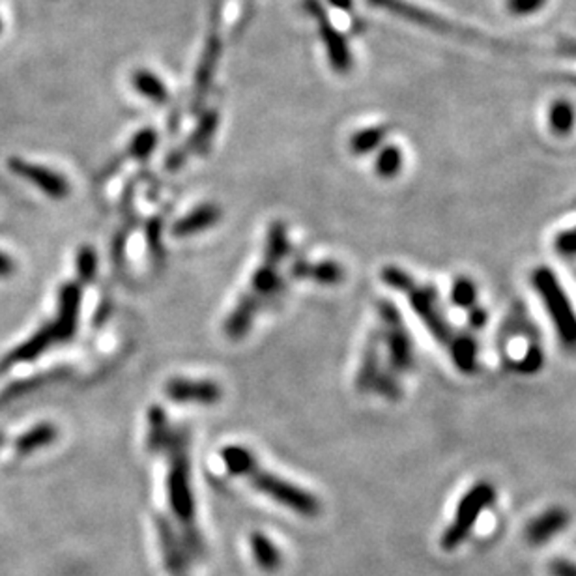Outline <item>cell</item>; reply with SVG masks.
Wrapping results in <instances>:
<instances>
[{
	"label": "cell",
	"mask_w": 576,
	"mask_h": 576,
	"mask_svg": "<svg viewBox=\"0 0 576 576\" xmlns=\"http://www.w3.org/2000/svg\"><path fill=\"white\" fill-rule=\"evenodd\" d=\"M95 272H98V257H95V251L90 245H83L77 253L79 284L92 283L95 279Z\"/></svg>",
	"instance_id": "31"
},
{
	"label": "cell",
	"mask_w": 576,
	"mask_h": 576,
	"mask_svg": "<svg viewBox=\"0 0 576 576\" xmlns=\"http://www.w3.org/2000/svg\"><path fill=\"white\" fill-rule=\"evenodd\" d=\"M545 5H547V0H505L507 12L517 15V17L535 14L541 8H545Z\"/></svg>",
	"instance_id": "35"
},
{
	"label": "cell",
	"mask_w": 576,
	"mask_h": 576,
	"mask_svg": "<svg viewBox=\"0 0 576 576\" xmlns=\"http://www.w3.org/2000/svg\"><path fill=\"white\" fill-rule=\"evenodd\" d=\"M542 362H545V356H542V350L539 346H530L526 350V354L517 362V371L526 372V374H533L542 367Z\"/></svg>",
	"instance_id": "34"
},
{
	"label": "cell",
	"mask_w": 576,
	"mask_h": 576,
	"mask_svg": "<svg viewBox=\"0 0 576 576\" xmlns=\"http://www.w3.org/2000/svg\"><path fill=\"white\" fill-rule=\"evenodd\" d=\"M571 517L563 507H552L547 509L545 513H541L535 517L526 530V539L531 545H545L547 541H551L554 535L563 531L569 524Z\"/></svg>",
	"instance_id": "13"
},
{
	"label": "cell",
	"mask_w": 576,
	"mask_h": 576,
	"mask_svg": "<svg viewBox=\"0 0 576 576\" xmlns=\"http://www.w3.org/2000/svg\"><path fill=\"white\" fill-rule=\"evenodd\" d=\"M288 251H291V243H288V233L281 221H275L270 225L268 231V242H266V263L279 264Z\"/></svg>",
	"instance_id": "24"
},
{
	"label": "cell",
	"mask_w": 576,
	"mask_h": 576,
	"mask_svg": "<svg viewBox=\"0 0 576 576\" xmlns=\"http://www.w3.org/2000/svg\"><path fill=\"white\" fill-rule=\"evenodd\" d=\"M56 429L51 423H40L38 427L30 429L28 432H25L17 442H15V450L21 455H28L32 452L40 450V447H45L49 443H53L56 440Z\"/></svg>",
	"instance_id": "22"
},
{
	"label": "cell",
	"mask_w": 576,
	"mask_h": 576,
	"mask_svg": "<svg viewBox=\"0 0 576 576\" xmlns=\"http://www.w3.org/2000/svg\"><path fill=\"white\" fill-rule=\"evenodd\" d=\"M221 208L217 204H203L197 210L187 214L185 217L178 219L173 225V234L174 236H191L203 233L210 227H214L215 223L221 219Z\"/></svg>",
	"instance_id": "14"
},
{
	"label": "cell",
	"mask_w": 576,
	"mask_h": 576,
	"mask_svg": "<svg viewBox=\"0 0 576 576\" xmlns=\"http://www.w3.org/2000/svg\"><path fill=\"white\" fill-rule=\"evenodd\" d=\"M14 270H15L14 261L8 257V254H5L3 251H0V277H3V279L10 277L14 273Z\"/></svg>",
	"instance_id": "40"
},
{
	"label": "cell",
	"mask_w": 576,
	"mask_h": 576,
	"mask_svg": "<svg viewBox=\"0 0 576 576\" xmlns=\"http://www.w3.org/2000/svg\"><path fill=\"white\" fill-rule=\"evenodd\" d=\"M533 291L545 305V311L556 330L561 346L576 352V309L560 277L547 266H539L531 273Z\"/></svg>",
	"instance_id": "2"
},
{
	"label": "cell",
	"mask_w": 576,
	"mask_h": 576,
	"mask_svg": "<svg viewBox=\"0 0 576 576\" xmlns=\"http://www.w3.org/2000/svg\"><path fill=\"white\" fill-rule=\"evenodd\" d=\"M470 324L473 330H482L487 324V313L482 307L470 309Z\"/></svg>",
	"instance_id": "38"
},
{
	"label": "cell",
	"mask_w": 576,
	"mask_h": 576,
	"mask_svg": "<svg viewBox=\"0 0 576 576\" xmlns=\"http://www.w3.org/2000/svg\"><path fill=\"white\" fill-rule=\"evenodd\" d=\"M79 309H81V284L68 283L60 288L58 296V316H56V335L58 341L66 343L74 339L79 323Z\"/></svg>",
	"instance_id": "11"
},
{
	"label": "cell",
	"mask_w": 576,
	"mask_h": 576,
	"mask_svg": "<svg viewBox=\"0 0 576 576\" xmlns=\"http://www.w3.org/2000/svg\"><path fill=\"white\" fill-rule=\"evenodd\" d=\"M388 135V127L383 125H374V127H367V130L356 132L350 139V150L354 152L356 155H367L371 152H374L383 139Z\"/></svg>",
	"instance_id": "25"
},
{
	"label": "cell",
	"mask_w": 576,
	"mask_h": 576,
	"mask_svg": "<svg viewBox=\"0 0 576 576\" xmlns=\"http://www.w3.org/2000/svg\"><path fill=\"white\" fill-rule=\"evenodd\" d=\"M496 500V491L489 482L475 483L461 500L457 507L455 521L450 524L442 535V549L455 551L462 545V541L472 533L477 519L482 517L485 509H489Z\"/></svg>",
	"instance_id": "4"
},
{
	"label": "cell",
	"mask_w": 576,
	"mask_h": 576,
	"mask_svg": "<svg viewBox=\"0 0 576 576\" xmlns=\"http://www.w3.org/2000/svg\"><path fill=\"white\" fill-rule=\"evenodd\" d=\"M554 249L561 254V257H576V225L571 229L561 231L554 240Z\"/></svg>",
	"instance_id": "36"
},
{
	"label": "cell",
	"mask_w": 576,
	"mask_h": 576,
	"mask_svg": "<svg viewBox=\"0 0 576 576\" xmlns=\"http://www.w3.org/2000/svg\"><path fill=\"white\" fill-rule=\"evenodd\" d=\"M378 314L382 320V341L388 350L390 372L397 376L401 372L412 371L415 367L413 341L404 328L399 309L392 302L382 300L378 303Z\"/></svg>",
	"instance_id": "3"
},
{
	"label": "cell",
	"mask_w": 576,
	"mask_h": 576,
	"mask_svg": "<svg viewBox=\"0 0 576 576\" xmlns=\"http://www.w3.org/2000/svg\"><path fill=\"white\" fill-rule=\"evenodd\" d=\"M305 10L314 17L320 38H323V44L326 47L328 58L332 68L337 74H348L352 70V53L348 47V42L344 40V36L335 28V25L330 21L324 6L320 5V0H305Z\"/></svg>",
	"instance_id": "6"
},
{
	"label": "cell",
	"mask_w": 576,
	"mask_h": 576,
	"mask_svg": "<svg viewBox=\"0 0 576 576\" xmlns=\"http://www.w3.org/2000/svg\"><path fill=\"white\" fill-rule=\"evenodd\" d=\"M217 122H219V114L214 109H208L206 113H203L194 135L189 137L187 144H185V152H204L208 150V146L212 144V139L215 135L217 130Z\"/></svg>",
	"instance_id": "20"
},
{
	"label": "cell",
	"mask_w": 576,
	"mask_h": 576,
	"mask_svg": "<svg viewBox=\"0 0 576 576\" xmlns=\"http://www.w3.org/2000/svg\"><path fill=\"white\" fill-rule=\"evenodd\" d=\"M10 169L21 178L35 184L38 189H42L44 194H47L53 199H64L70 194V182L66 180V176H62L51 169L28 164L25 162V159H17V157L10 159Z\"/></svg>",
	"instance_id": "8"
},
{
	"label": "cell",
	"mask_w": 576,
	"mask_h": 576,
	"mask_svg": "<svg viewBox=\"0 0 576 576\" xmlns=\"http://www.w3.org/2000/svg\"><path fill=\"white\" fill-rule=\"evenodd\" d=\"M165 393L174 402H201L215 404L221 399V388L210 380H185L173 378L167 382Z\"/></svg>",
	"instance_id": "10"
},
{
	"label": "cell",
	"mask_w": 576,
	"mask_h": 576,
	"mask_svg": "<svg viewBox=\"0 0 576 576\" xmlns=\"http://www.w3.org/2000/svg\"><path fill=\"white\" fill-rule=\"evenodd\" d=\"M574 120H576L574 107L567 100H558L551 105L549 124H551L552 134L561 135V137L569 135L574 127Z\"/></svg>",
	"instance_id": "27"
},
{
	"label": "cell",
	"mask_w": 576,
	"mask_h": 576,
	"mask_svg": "<svg viewBox=\"0 0 576 576\" xmlns=\"http://www.w3.org/2000/svg\"><path fill=\"white\" fill-rule=\"evenodd\" d=\"M155 146H157V132L150 130V127H144V130H141L139 134L134 135L127 152H130L132 157L141 159L143 162V159L150 157V154L154 152Z\"/></svg>",
	"instance_id": "33"
},
{
	"label": "cell",
	"mask_w": 576,
	"mask_h": 576,
	"mask_svg": "<svg viewBox=\"0 0 576 576\" xmlns=\"http://www.w3.org/2000/svg\"><path fill=\"white\" fill-rule=\"evenodd\" d=\"M134 88L143 95V98L154 104H167L169 102V88L164 84L155 74L148 70H139L132 75Z\"/></svg>",
	"instance_id": "19"
},
{
	"label": "cell",
	"mask_w": 576,
	"mask_h": 576,
	"mask_svg": "<svg viewBox=\"0 0 576 576\" xmlns=\"http://www.w3.org/2000/svg\"><path fill=\"white\" fill-rule=\"evenodd\" d=\"M291 273L296 279H313L320 284H337L344 279L343 266L333 261H324L318 264H311L307 261H296L291 268Z\"/></svg>",
	"instance_id": "16"
},
{
	"label": "cell",
	"mask_w": 576,
	"mask_h": 576,
	"mask_svg": "<svg viewBox=\"0 0 576 576\" xmlns=\"http://www.w3.org/2000/svg\"><path fill=\"white\" fill-rule=\"evenodd\" d=\"M281 288V277L277 273V266L272 263H264L251 279V294L261 298L273 296Z\"/></svg>",
	"instance_id": "23"
},
{
	"label": "cell",
	"mask_w": 576,
	"mask_h": 576,
	"mask_svg": "<svg viewBox=\"0 0 576 576\" xmlns=\"http://www.w3.org/2000/svg\"><path fill=\"white\" fill-rule=\"evenodd\" d=\"M367 3L374 8H380V10H386L393 15H399L402 17L404 21H410V23H415L420 26H425V28H431V30H438V32H445L447 30V21H443L442 17L438 15H432L418 6H413L410 3H404V0H367Z\"/></svg>",
	"instance_id": "12"
},
{
	"label": "cell",
	"mask_w": 576,
	"mask_h": 576,
	"mask_svg": "<svg viewBox=\"0 0 576 576\" xmlns=\"http://www.w3.org/2000/svg\"><path fill=\"white\" fill-rule=\"evenodd\" d=\"M382 281L390 284L395 291L408 296L413 313L420 316L431 335L443 344L445 348L452 344L455 335L459 333L450 323L442 309L438 291L431 284H420L408 272L397 266H386L382 270Z\"/></svg>",
	"instance_id": "1"
},
{
	"label": "cell",
	"mask_w": 576,
	"mask_h": 576,
	"mask_svg": "<svg viewBox=\"0 0 576 576\" xmlns=\"http://www.w3.org/2000/svg\"><path fill=\"white\" fill-rule=\"evenodd\" d=\"M219 56H221V38L217 35V30H210V35L206 38L203 55H201V62L199 68L195 74V88H194V111L201 109V105L204 104L206 95L212 88L215 72H217V64H219Z\"/></svg>",
	"instance_id": "9"
},
{
	"label": "cell",
	"mask_w": 576,
	"mask_h": 576,
	"mask_svg": "<svg viewBox=\"0 0 576 576\" xmlns=\"http://www.w3.org/2000/svg\"><path fill=\"white\" fill-rule=\"evenodd\" d=\"M402 169V154L399 146H383L374 162V171L382 178H393Z\"/></svg>",
	"instance_id": "29"
},
{
	"label": "cell",
	"mask_w": 576,
	"mask_h": 576,
	"mask_svg": "<svg viewBox=\"0 0 576 576\" xmlns=\"http://www.w3.org/2000/svg\"><path fill=\"white\" fill-rule=\"evenodd\" d=\"M247 477H249V482L253 487H257L261 492L268 494L277 503H281L284 507H291L293 511H296L298 515H303V517L318 515V511H320L318 500L313 494L305 492L303 489H298L296 485L284 482V479H281L273 473L263 472L259 466L254 468Z\"/></svg>",
	"instance_id": "5"
},
{
	"label": "cell",
	"mask_w": 576,
	"mask_h": 576,
	"mask_svg": "<svg viewBox=\"0 0 576 576\" xmlns=\"http://www.w3.org/2000/svg\"><path fill=\"white\" fill-rule=\"evenodd\" d=\"M551 574L552 576H576V563L556 560L551 563Z\"/></svg>",
	"instance_id": "37"
},
{
	"label": "cell",
	"mask_w": 576,
	"mask_h": 576,
	"mask_svg": "<svg viewBox=\"0 0 576 576\" xmlns=\"http://www.w3.org/2000/svg\"><path fill=\"white\" fill-rule=\"evenodd\" d=\"M56 341H58V335H56L55 324H47L36 335H32L26 343H23L17 350H14L12 354L8 356L6 363L8 365H15V363L36 360L40 354H44V352Z\"/></svg>",
	"instance_id": "15"
},
{
	"label": "cell",
	"mask_w": 576,
	"mask_h": 576,
	"mask_svg": "<svg viewBox=\"0 0 576 576\" xmlns=\"http://www.w3.org/2000/svg\"><path fill=\"white\" fill-rule=\"evenodd\" d=\"M328 3L337 8V10H343V12H350L352 6H354V0H328Z\"/></svg>",
	"instance_id": "41"
},
{
	"label": "cell",
	"mask_w": 576,
	"mask_h": 576,
	"mask_svg": "<svg viewBox=\"0 0 576 576\" xmlns=\"http://www.w3.org/2000/svg\"><path fill=\"white\" fill-rule=\"evenodd\" d=\"M251 551L254 554V560L263 569H275L281 563V554L275 549L273 542L264 537L263 533H253L251 535Z\"/></svg>",
	"instance_id": "28"
},
{
	"label": "cell",
	"mask_w": 576,
	"mask_h": 576,
	"mask_svg": "<svg viewBox=\"0 0 576 576\" xmlns=\"http://www.w3.org/2000/svg\"><path fill=\"white\" fill-rule=\"evenodd\" d=\"M259 303H261V300L251 293L242 296V300L238 302V305L234 307V311L231 313L229 320L225 323V333L229 339L238 341V339L245 337L247 330L251 328L253 316L259 309Z\"/></svg>",
	"instance_id": "17"
},
{
	"label": "cell",
	"mask_w": 576,
	"mask_h": 576,
	"mask_svg": "<svg viewBox=\"0 0 576 576\" xmlns=\"http://www.w3.org/2000/svg\"><path fill=\"white\" fill-rule=\"evenodd\" d=\"M378 343H380V337L372 335L369 344H367V348H365L363 360H362V367H360V372H358V388L363 390V392L372 390L374 380L380 374V348H378Z\"/></svg>",
	"instance_id": "21"
},
{
	"label": "cell",
	"mask_w": 576,
	"mask_h": 576,
	"mask_svg": "<svg viewBox=\"0 0 576 576\" xmlns=\"http://www.w3.org/2000/svg\"><path fill=\"white\" fill-rule=\"evenodd\" d=\"M159 234H162V223H159V219H152L150 225H148V242H150V249H159Z\"/></svg>",
	"instance_id": "39"
},
{
	"label": "cell",
	"mask_w": 576,
	"mask_h": 576,
	"mask_svg": "<svg viewBox=\"0 0 576 576\" xmlns=\"http://www.w3.org/2000/svg\"><path fill=\"white\" fill-rule=\"evenodd\" d=\"M221 457L227 470L234 475H249L254 468H257V462H254L249 450H245V447L242 445L225 447V450L221 452Z\"/></svg>",
	"instance_id": "26"
},
{
	"label": "cell",
	"mask_w": 576,
	"mask_h": 576,
	"mask_svg": "<svg viewBox=\"0 0 576 576\" xmlns=\"http://www.w3.org/2000/svg\"><path fill=\"white\" fill-rule=\"evenodd\" d=\"M450 352V358L453 360V365L462 371V372H473L477 367V358H479V348L477 343L472 335L468 333H457L452 344L447 346Z\"/></svg>",
	"instance_id": "18"
},
{
	"label": "cell",
	"mask_w": 576,
	"mask_h": 576,
	"mask_svg": "<svg viewBox=\"0 0 576 576\" xmlns=\"http://www.w3.org/2000/svg\"><path fill=\"white\" fill-rule=\"evenodd\" d=\"M475 300H477V288H475L472 279L461 277L453 283V286H452L453 305H457L461 309H472V307H475Z\"/></svg>",
	"instance_id": "32"
},
{
	"label": "cell",
	"mask_w": 576,
	"mask_h": 576,
	"mask_svg": "<svg viewBox=\"0 0 576 576\" xmlns=\"http://www.w3.org/2000/svg\"><path fill=\"white\" fill-rule=\"evenodd\" d=\"M148 423H150V432H148V445L152 450H159L164 443H167L169 438V429H167V415L162 410V406H152L148 412Z\"/></svg>",
	"instance_id": "30"
},
{
	"label": "cell",
	"mask_w": 576,
	"mask_h": 576,
	"mask_svg": "<svg viewBox=\"0 0 576 576\" xmlns=\"http://www.w3.org/2000/svg\"><path fill=\"white\" fill-rule=\"evenodd\" d=\"M169 500H171L174 515L180 521L189 522L191 519H194L195 505H194V494H191V487H189V462L180 440L174 442V450H173L171 473H169Z\"/></svg>",
	"instance_id": "7"
}]
</instances>
